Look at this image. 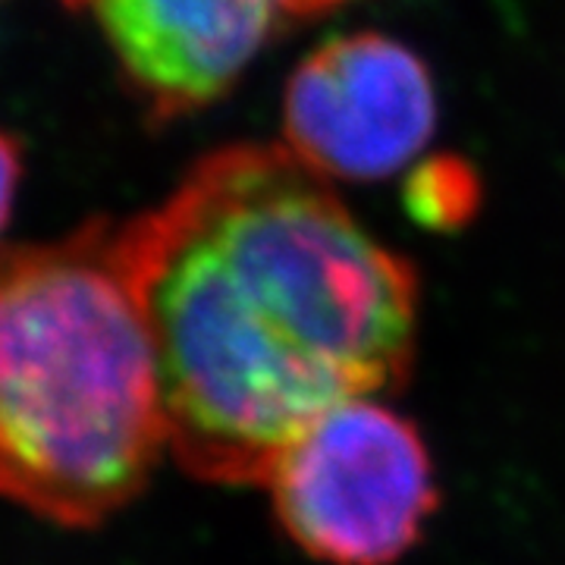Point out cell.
<instances>
[{
  "label": "cell",
  "mask_w": 565,
  "mask_h": 565,
  "mask_svg": "<svg viewBox=\"0 0 565 565\" xmlns=\"http://www.w3.org/2000/svg\"><path fill=\"white\" fill-rule=\"evenodd\" d=\"M122 230L170 452L199 481L264 484L323 408L405 381L415 270L289 148H221Z\"/></svg>",
  "instance_id": "cell-1"
},
{
  "label": "cell",
  "mask_w": 565,
  "mask_h": 565,
  "mask_svg": "<svg viewBox=\"0 0 565 565\" xmlns=\"http://www.w3.org/2000/svg\"><path fill=\"white\" fill-rule=\"evenodd\" d=\"M167 449L158 345L122 223L0 255V500L98 527Z\"/></svg>",
  "instance_id": "cell-2"
},
{
  "label": "cell",
  "mask_w": 565,
  "mask_h": 565,
  "mask_svg": "<svg viewBox=\"0 0 565 565\" xmlns=\"http://www.w3.org/2000/svg\"><path fill=\"white\" fill-rule=\"evenodd\" d=\"M282 531L327 565H390L437 509L434 462L418 427L377 396L323 408L270 465Z\"/></svg>",
  "instance_id": "cell-3"
},
{
  "label": "cell",
  "mask_w": 565,
  "mask_h": 565,
  "mask_svg": "<svg viewBox=\"0 0 565 565\" xmlns=\"http://www.w3.org/2000/svg\"><path fill=\"white\" fill-rule=\"evenodd\" d=\"M437 92L403 41L355 32L321 44L282 98L289 154L330 180H381L434 136Z\"/></svg>",
  "instance_id": "cell-4"
},
{
  "label": "cell",
  "mask_w": 565,
  "mask_h": 565,
  "mask_svg": "<svg viewBox=\"0 0 565 565\" xmlns=\"http://www.w3.org/2000/svg\"><path fill=\"white\" fill-rule=\"evenodd\" d=\"M117 61L161 120L192 114L267 44L349 0H92Z\"/></svg>",
  "instance_id": "cell-5"
},
{
  "label": "cell",
  "mask_w": 565,
  "mask_h": 565,
  "mask_svg": "<svg viewBox=\"0 0 565 565\" xmlns=\"http://www.w3.org/2000/svg\"><path fill=\"white\" fill-rule=\"evenodd\" d=\"M475 177L449 161L424 167L408 189L412 211L430 226H456L475 211Z\"/></svg>",
  "instance_id": "cell-6"
},
{
  "label": "cell",
  "mask_w": 565,
  "mask_h": 565,
  "mask_svg": "<svg viewBox=\"0 0 565 565\" xmlns=\"http://www.w3.org/2000/svg\"><path fill=\"white\" fill-rule=\"evenodd\" d=\"M17 185H20V151L7 136H0V233L10 221Z\"/></svg>",
  "instance_id": "cell-7"
},
{
  "label": "cell",
  "mask_w": 565,
  "mask_h": 565,
  "mask_svg": "<svg viewBox=\"0 0 565 565\" xmlns=\"http://www.w3.org/2000/svg\"><path fill=\"white\" fill-rule=\"evenodd\" d=\"M70 3H88V0H70Z\"/></svg>",
  "instance_id": "cell-8"
}]
</instances>
